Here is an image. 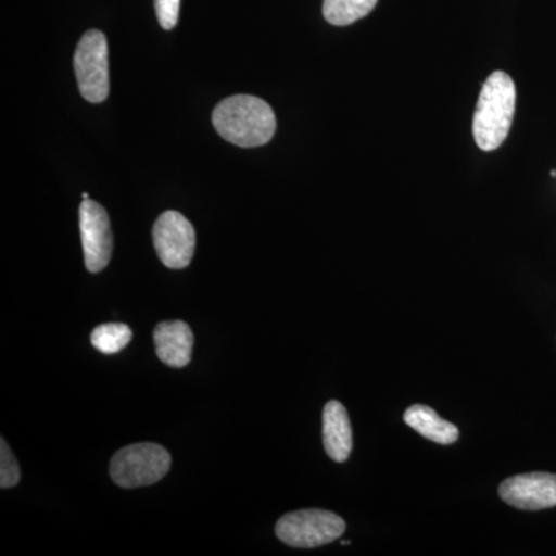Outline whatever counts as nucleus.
I'll return each instance as SVG.
<instances>
[{"instance_id":"3","label":"nucleus","mask_w":556,"mask_h":556,"mask_svg":"<svg viewBox=\"0 0 556 556\" xmlns=\"http://www.w3.org/2000/svg\"><path fill=\"white\" fill-rule=\"evenodd\" d=\"M170 466L166 448L144 442L121 448L110 463V477L123 489H138L156 484L169 473Z\"/></svg>"},{"instance_id":"4","label":"nucleus","mask_w":556,"mask_h":556,"mask_svg":"<svg viewBox=\"0 0 556 556\" xmlns=\"http://www.w3.org/2000/svg\"><path fill=\"white\" fill-rule=\"evenodd\" d=\"M339 515L318 508L291 511L278 519L276 533L281 543L298 548H314L332 543L345 532Z\"/></svg>"},{"instance_id":"15","label":"nucleus","mask_w":556,"mask_h":556,"mask_svg":"<svg viewBox=\"0 0 556 556\" xmlns=\"http://www.w3.org/2000/svg\"><path fill=\"white\" fill-rule=\"evenodd\" d=\"M179 3L181 0H155L156 16L164 30H172L177 25Z\"/></svg>"},{"instance_id":"10","label":"nucleus","mask_w":556,"mask_h":556,"mask_svg":"<svg viewBox=\"0 0 556 556\" xmlns=\"http://www.w3.org/2000/svg\"><path fill=\"white\" fill-rule=\"evenodd\" d=\"M325 452L336 463H345L353 452V428L346 408L338 401H329L324 408Z\"/></svg>"},{"instance_id":"8","label":"nucleus","mask_w":556,"mask_h":556,"mask_svg":"<svg viewBox=\"0 0 556 556\" xmlns=\"http://www.w3.org/2000/svg\"><path fill=\"white\" fill-rule=\"evenodd\" d=\"M500 496L508 506L521 510H544L556 506V475L526 473L506 479Z\"/></svg>"},{"instance_id":"6","label":"nucleus","mask_w":556,"mask_h":556,"mask_svg":"<svg viewBox=\"0 0 556 556\" xmlns=\"http://www.w3.org/2000/svg\"><path fill=\"white\" fill-rule=\"evenodd\" d=\"M153 247L164 266L169 269L188 268L195 252V229L177 211L163 212L153 225Z\"/></svg>"},{"instance_id":"14","label":"nucleus","mask_w":556,"mask_h":556,"mask_svg":"<svg viewBox=\"0 0 556 556\" xmlns=\"http://www.w3.org/2000/svg\"><path fill=\"white\" fill-rule=\"evenodd\" d=\"M21 468L16 457L7 444L5 439L0 441V486L2 489H11V486L20 484Z\"/></svg>"},{"instance_id":"5","label":"nucleus","mask_w":556,"mask_h":556,"mask_svg":"<svg viewBox=\"0 0 556 556\" xmlns=\"http://www.w3.org/2000/svg\"><path fill=\"white\" fill-rule=\"evenodd\" d=\"M76 79L84 100L100 104L108 100L109 47L108 38L100 30H89L80 38L75 51Z\"/></svg>"},{"instance_id":"9","label":"nucleus","mask_w":556,"mask_h":556,"mask_svg":"<svg viewBox=\"0 0 556 556\" xmlns=\"http://www.w3.org/2000/svg\"><path fill=\"white\" fill-rule=\"evenodd\" d=\"M153 342L167 367L185 368L192 361L193 332L185 321H161L153 331Z\"/></svg>"},{"instance_id":"12","label":"nucleus","mask_w":556,"mask_h":556,"mask_svg":"<svg viewBox=\"0 0 556 556\" xmlns=\"http://www.w3.org/2000/svg\"><path fill=\"white\" fill-rule=\"evenodd\" d=\"M378 0H324V16L329 24L345 27L368 16Z\"/></svg>"},{"instance_id":"11","label":"nucleus","mask_w":556,"mask_h":556,"mask_svg":"<svg viewBox=\"0 0 556 556\" xmlns=\"http://www.w3.org/2000/svg\"><path fill=\"white\" fill-rule=\"evenodd\" d=\"M404 419L420 437L437 444H455L459 439V430L455 424L442 419L433 408L427 405H413L405 412Z\"/></svg>"},{"instance_id":"1","label":"nucleus","mask_w":556,"mask_h":556,"mask_svg":"<svg viewBox=\"0 0 556 556\" xmlns=\"http://www.w3.org/2000/svg\"><path fill=\"white\" fill-rule=\"evenodd\" d=\"M219 137L239 148L268 144L277 129V119L268 102L251 94H236L219 102L212 115Z\"/></svg>"},{"instance_id":"13","label":"nucleus","mask_w":556,"mask_h":556,"mask_svg":"<svg viewBox=\"0 0 556 556\" xmlns=\"http://www.w3.org/2000/svg\"><path fill=\"white\" fill-rule=\"evenodd\" d=\"M134 332L124 324H104L91 332V345L102 354H116L129 345Z\"/></svg>"},{"instance_id":"7","label":"nucleus","mask_w":556,"mask_h":556,"mask_svg":"<svg viewBox=\"0 0 556 556\" xmlns=\"http://www.w3.org/2000/svg\"><path fill=\"white\" fill-rule=\"evenodd\" d=\"M80 239L84 262L91 274L108 268L113 252L112 226L108 211L93 200H84L79 207Z\"/></svg>"},{"instance_id":"17","label":"nucleus","mask_w":556,"mask_h":556,"mask_svg":"<svg viewBox=\"0 0 556 556\" xmlns=\"http://www.w3.org/2000/svg\"><path fill=\"white\" fill-rule=\"evenodd\" d=\"M552 177H556V170L551 172Z\"/></svg>"},{"instance_id":"16","label":"nucleus","mask_w":556,"mask_h":556,"mask_svg":"<svg viewBox=\"0 0 556 556\" xmlns=\"http://www.w3.org/2000/svg\"><path fill=\"white\" fill-rule=\"evenodd\" d=\"M83 200H89V193L84 192L83 193Z\"/></svg>"},{"instance_id":"2","label":"nucleus","mask_w":556,"mask_h":556,"mask_svg":"<svg viewBox=\"0 0 556 556\" xmlns=\"http://www.w3.org/2000/svg\"><path fill=\"white\" fill-rule=\"evenodd\" d=\"M517 109V87L504 72L486 78L479 94L473 118V137L478 148L492 152L504 144Z\"/></svg>"}]
</instances>
